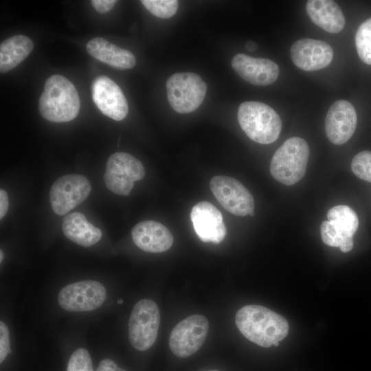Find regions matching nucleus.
Instances as JSON below:
<instances>
[{"label":"nucleus","mask_w":371,"mask_h":371,"mask_svg":"<svg viewBox=\"0 0 371 371\" xmlns=\"http://www.w3.org/2000/svg\"><path fill=\"white\" fill-rule=\"evenodd\" d=\"M235 323L245 337L264 348L280 342L286 337L289 330L284 317L259 305L240 308L236 314Z\"/></svg>","instance_id":"obj_1"},{"label":"nucleus","mask_w":371,"mask_h":371,"mask_svg":"<svg viewBox=\"0 0 371 371\" xmlns=\"http://www.w3.org/2000/svg\"><path fill=\"white\" fill-rule=\"evenodd\" d=\"M80 106L75 86L59 74L49 76L38 102L41 115L52 122H65L75 119Z\"/></svg>","instance_id":"obj_2"},{"label":"nucleus","mask_w":371,"mask_h":371,"mask_svg":"<svg viewBox=\"0 0 371 371\" xmlns=\"http://www.w3.org/2000/svg\"><path fill=\"white\" fill-rule=\"evenodd\" d=\"M237 117L243 131L256 142L269 144L280 135L281 119L274 109L265 103L243 102L238 107Z\"/></svg>","instance_id":"obj_3"},{"label":"nucleus","mask_w":371,"mask_h":371,"mask_svg":"<svg viewBox=\"0 0 371 371\" xmlns=\"http://www.w3.org/2000/svg\"><path fill=\"white\" fill-rule=\"evenodd\" d=\"M309 147L300 137L286 139L275 152L270 163V172L278 181L286 186L297 183L306 173Z\"/></svg>","instance_id":"obj_4"},{"label":"nucleus","mask_w":371,"mask_h":371,"mask_svg":"<svg viewBox=\"0 0 371 371\" xmlns=\"http://www.w3.org/2000/svg\"><path fill=\"white\" fill-rule=\"evenodd\" d=\"M166 91L172 108L179 113H189L202 104L207 85L196 74L176 73L168 79Z\"/></svg>","instance_id":"obj_5"},{"label":"nucleus","mask_w":371,"mask_h":371,"mask_svg":"<svg viewBox=\"0 0 371 371\" xmlns=\"http://www.w3.org/2000/svg\"><path fill=\"white\" fill-rule=\"evenodd\" d=\"M159 324L160 313L157 304L149 299L137 302L128 322V339L132 346L139 351L149 349L156 341Z\"/></svg>","instance_id":"obj_6"},{"label":"nucleus","mask_w":371,"mask_h":371,"mask_svg":"<svg viewBox=\"0 0 371 371\" xmlns=\"http://www.w3.org/2000/svg\"><path fill=\"white\" fill-rule=\"evenodd\" d=\"M144 175L145 170L140 161L128 153L118 152L109 158L104 179L111 192L127 196L134 182L142 179Z\"/></svg>","instance_id":"obj_7"},{"label":"nucleus","mask_w":371,"mask_h":371,"mask_svg":"<svg viewBox=\"0 0 371 371\" xmlns=\"http://www.w3.org/2000/svg\"><path fill=\"white\" fill-rule=\"evenodd\" d=\"M209 330L207 319L199 314L179 322L172 330L169 347L177 357L185 358L195 353L205 341Z\"/></svg>","instance_id":"obj_8"},{"label":"nucleus","mask_w":371,"mask_h":371,"mask_svg":"<svg viewBox=\"0 0 371 371\" xmlns=\"http://www.w3.org/2000/svg\"><path fill=\"white\" fill-rule=\"evenodd\" d=\"M210 186L216 200L227 212L240 216L254 215L251 194L236 179L217 175L211 179Z\"/></svg>","instance_id":"obj_9"},{"label":"nucleus","mask_w":371,"mask_h":371,"mask_svg":"<svg viewBox=\"0 0 371 371\" xmlns=\"http://www.w3.org/2000/svg\"><path fill=\"white\" fill-rule=\"evenodd\" d=\"M91 189L89 180L81 175H66L58 178L49 191L52 210L58 215L67 214L88 197Z\"/></svg>","instance_id":"obj_10"},{"label":"nucleus","mask_w":371,"mask_h":371,"mask_svg":"<svg viewBox=\"0 0 371 371\" xmlns=\"http://www.w3.org/2000/svg\"><path fill=\"white\" fill-rule=\"evenodd\" d=\"M106 297L104 286L95 280H82L64 286L59 292V305L69 312L93 311Z\"/></svg>","instance_id":"obj_11"},{"label":"nucleus","mask_w":371,"mask_h":371,"mask_svg":"<svg viewBox=\"0 0 371 371\" xmlns=\"http://www.w3.org/2000/svg\"><path fill=\"white\" fill-rule=\"evenodd\" d=\"M92 99L105 115L116 121L124 119L128 111L126 99L120 87L106 76H100L91 85Z\"/></svg>","instance_id":"obj_12"},{"label":"nucleus","mask_w":371,"mask_h":371,"mask_svg":"<svg viewBox=\"0 0 371 371\" xmlns=\"http://www.w3.org/2000/svg\"><path fill=\"white\" fill-rule=\"evenodd\" d=\"M357 122L352 104L344 100L335 102L329 108L325 119L326 134L333 144L341 145L354 134Z\"/></svg>","instance_id":"obj_13"},{"label":"nucleus","mask_w":371,"mask_h":371,"mask_svg":"<svg viewBox=\"0 0 371 371\" xmlns=\"http://www.w3.org/2000/svg\"><path fill=\"white\" fill-rule=\"evenodd\" d=\"M194 231L204 243L218 244L226 236V227L221 212L212 203L201 201L190 212Z\"/></svg>","instance_id":"obj_14"},{"label":"nucleus","mask_w":371,"mask_h":371,"mask_svg":"<svg viewBox=\"0 0 371 371\" xmlns=\"http://www.w3.org/2000/svg\"><path fill=\"white\" fill-rule=\"evenodd\" d=\"M293 63L304 71H316L327 67L333 58V50L327 43L312 38H302L291 47Z\"/></svg>","instance_id":"obj_15"},{"label":"nucleus","mask_w":371,"mask_h":371,"mask_svg":"<svg viewBox=\"0 0 371 371\" xmlns=\"http://www.w3.org/2000/svg\"><path fill=\"white\" fill-rule=\"evenodd\" d=\"M234 70L245 81L258 86L274 82L279 76V67L267 58H254L237 54L232 60Z\"/></svg>","instance_id":"obj_16"},{"label":"nucleus","mask_w":371,"mask_h":371,"mask_svg":"<svg viewBox=\"0 0 371 371\" xmlns=\"http://www.w3.org/2000/svg\"><path fill=\"white\" fill-rule=\"evenodd\" d=\"M131 236L135 245L149 253L168 250L173 243V236L164 225L153 221H144L135 225Z\"/></svg>","instance_id":"obj_17"},{"label":"nucleus","mask_w":371,"mask_h":371,"mask_svg":"<svg viewBox=\"0 0 371 371\" xmlns=\"http://www.w3.org/2000/svg\"><path fill=\"white\" fill-rule=\"evenodd\" d=\"M327 218L337 237L340 250L344 253L351 251L353 248L352 237L359 227L356 212L347 205H337L328 210Z\"/></svg>","instance_id":"obj_18"},{"label":"nucleus","mask_w":371,"mask_h":371,"mask_svg":"<svg viewBox=\"0 0 371 371\" xmlns=\"http://www.w3.org/2000/svg\"><path fill=\"white\" fill-rule=\"evenodd\" d=\"M86 49L91 56L115 69H131L136 63L135 57L132 52L101 37L91 39L87 43Z\"/></svg>","instance_id":"obj_19"},{"label":"nucleus","mask_w":371,"mask_h":371,"mask_svg":"<svg viewBox=\"0 0 371 371\" xmlns=\"http://www.w3.org/2000/svg\"><path fill=\"white\" fill-rule=\"evenodd\" d=\"M306 10L311 20L324 30L336 34L341 32L346 23L344 14L331 0H309Z\"/></svg>","instance_id":"obj_20"},{"label":"nucleus","mask_w":371,"mask_h":371,"mask_svg":"<svg viewBox=\"0 0 371 371\" xmlns=\"http://www.w3.org/2000/svg\"><path fill=\"white\" fill-rule=\"evenodd\" d=\"M62 227L64 235L69 240L85 247L97 243L102 236L100 229L90 223L80 212L67 214Z\"/></svg>","instance_id":"obj_21"},{"label":"nucleus","mask_w":371,"mask_h":371,"mask_svg":"<svg viewBox=\"0 0 371 371\" xmlns=\"http://www.w3.org/2000/svg\"><path fill=\"white\" fill-rule=\"evenodd\" d=\"M32 41L24 35L11 36L0 45V71L7 72L16 67L30 54Z\"/></svg>","instance_id":"obj_22"},{"label":"nucleus","mask_w":371,"mask_h":371,"mask_svg":"<svg viewBox=\"0 0 371 371\" xmlns=\"http://www.w3.org/2000/svg\"><path fill=\"white\" fill-rule=\"evenodd\" d=\"M355 45L360 59L371 65V17L358 27L355 34Z\"/></svg>","instance_id":"obj_23"},{"label":"nucleus","mask_w":371,"mask_h":371,"mask_svg":"<svg viewBox=\"0 0 371 371\" xmlns=\"http://www.w3.org/2000/svg\"><path fill=\"white\" fill-rule=\"evenodd\" d=\"M141 3L151 14L161 19L174 16L179 7L176 0H142Z\"/></svg>","instance_id":"obj_24"},{"label":"nucleus","mask_w":371,"mask_h":371,"mask_svg":"<svg viewBox=\"0 0 371 371\" xmlns=\"http://www.w3.org/2000/svg\"><path fill=\"white\" fill-rule=\"evenodd\" d=\"M351 169L359 179L371 182V151L357 153L352 160Z\"/></svg>","instance_id":"obj_25"},{"label":"nucleus","mask_w":371,"mask_h":371,"mask_svg":"<svg viewBox=\"0 0 371 371\" xmlns=\"http://www.w3.org/2000/svg\"><path fill=\"white\" fill-rule=\"evenodd\" d=\"M67 371H93L89 352L85 348L76 350L70 357Z\"/></svg>","instance_id":"obj_26"},{"label":"nucleus","mask_w":371,"mask_h":371,"mask_svg":"<svg viewBox=\"0 0 371 371\" xmlns=\"http://www.w3.org/2000/svg\"><path fill=\"white\" fill-rule=\"evenodd\" d=\"M11 352L10 348L9 330L6 324L0 322V363H2L7 355Z\"/></svg>","instance_id":"obj_27"},{"label":"nucleus","mask_w":371,"mask_h":371,"mask_svg":"<svg viewBox=\"0 0 371 371\" xmlns=\"http://www.w3.org/2000/svg\"><path fill=\"white\" fill-rule=\"evenodd\" d=\"M93 8L100 13H106L111 10L117 1L115 0H92Z\"/></svg>","instance_id":"obj_28"},{"label":"nucleus","mask_w":371,"mask_h":371,"mask_svg":"<svg viewBox=\"0 0 371 371\" xmlns=\"http://www.w3.org/2000/svg\"><path fill=\"white\" fill-rule=\"evenodd\" d=\"M96 371H126V370L120 368L113 361L109 359H105L100 363Z\"/></svg>","instance_id":"obj_29"},{"label":"nucleus","mask_w":371,"mask_h":371,"mask_svg":"<svg viewBox=\"0 0 371 371\" xmlns=\"http://www.w3.org/2000/svg\"><path fill=\"white\" fill-rule=\"evenodd\" d=\"M8 197L7 192L3 190H0V218L2 219L8 210Z\"/></svg>","instance_id":"obj_30"},{"label":"nucleus","mask_w":371,"mask_h":371,"mask_svg":"<svg viewBox=\"0 0 371 371\" xmlns=\"http://www.w3.org/2000/svg\"><path fill=\"white\" fill-rule=\"evenodd\" d=\"M245 48L249 52H254L258 49L257 44L253 41H248L245 44Z\"/></svg>","instance_id":"obj_31"},{"label":"nucleus","mask_w":371,"mask_h":371,"mask_svg":"<svg viewBox=\"0 0 371 371\" xmlns=\"http://www.w3.org/2000/svg\"><path fill=\"white\" fill-rule=\"evenodd\" d=\"M3 253L2 251V250L0 251V262H1L3 261Z\"/></svg>","instance_id":"obj_32"},{"label":"nucleus","mask_w":371,"mask_h":371,"mask_svg":"<svg viewBox=\"0 0 371 371\" xmlns=\"http://www.w3.org/2000/svg\"><path fill=\"white\" fill-rule=\"evenodd\" d=\"M278 345H279V342H276V343L273 344V346H276V347L278 346Z\"/></svg>","instance_id":"obj_33"},{"label":"nucleus","mask_w":371,"mask_h":371,"mask_svg":"<svg viewBox=\"0 0 371 371\" xmlns=\"http://www.w3.org/2000/svg\"><path fill=\"white\" fill-rule=\"evenodd\" d=\"M122 302H123L122 300H117V303H118V304H122Z\"/></svg>","instance_id":"obj_34"},{"label":"nucleus","mask_w":371,"mask_h":371,"mask_svg":"<svg viewBox=\"0 0 371 371\" xmlns=\"http://www.w3.org/2000/svg\"><path fill=\"white\" fill-rule=\"evenodd\" d=\"M209 371H219V370H209Z\"/></svg>","instance_id":"obj_35"}]
</instances>
